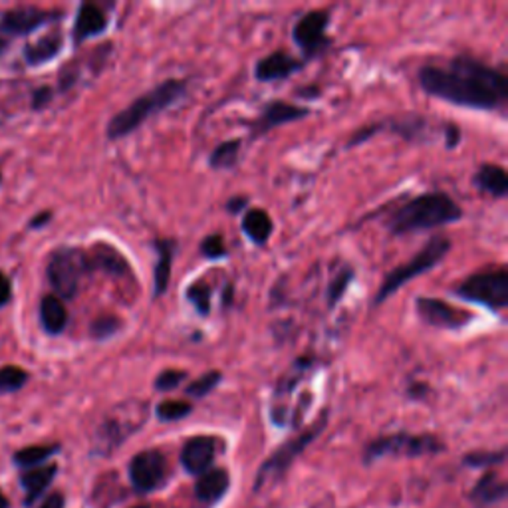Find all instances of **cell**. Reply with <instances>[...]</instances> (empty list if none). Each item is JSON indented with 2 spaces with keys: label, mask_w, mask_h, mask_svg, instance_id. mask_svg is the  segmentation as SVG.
Masks as SVG:
<instances>
[{
  "label": "cell",
  "mask_w": 508,
  "mask_h": 508,
  "mask_svg": "<svg viewBox=\"0 0 508 508\" xmlns=\"http://www.w3.org/2000/svg\"><path fill=\"white\" fill-rule=\"evenodd\" d=\"M419 84L431 97L471 110H504L508 97L506 76L471 56H457L447 66H423Z\"/></svg>",
  "instance_id": "6da1fadb"
},
{
  "label": "cell",
  "mask_w": 508,
  "mask_h": 508,
  "mask_svg": "<svg viewBox=\"0 0 508 508\" xmlns=\"http://www.w3.org/2000/svg\"><path fill=\"white\" fill-rule=\"evenodd\" d=\"M463 217L458 204L443 191L423 193L395 209L386 221V227L394 237H404L419 231H429L457 222Z\"/></svg>",
  "instance_id": "7a4b0ae2"
},
{
  "label": "cell",
  "mask_w": 508,
  "mask_h": 508,
  "mask_svg": "<svg viewBox=\"0 0 508 508\" xmlns=\"http://www.w3.org/2000/svg\"><path fill=\"white\" fill-rule=\"evenodd\" d=\"M189 82L181 80V77H168V80L151 87L150 92L135 97V100L123 107L122 112H117L110 122H107L105 135L107 140L117 141L123 140L133 132H138L141 123H145L155 113H161L168 110L173 104L181 102L187 95Z\"/></svg>",
  "instance_id": "3957f363"
},
{
  "label": "cell",
  "mask_w": 508,
  "mask_h": 508,
  "mask_svg": "<svg viewBox=\"0 0 508 508\" xmlns=\"http://www.w3.org/2000/svg\"><path fill=\"white\" fill-rule=\"evenodd\" d=\"M449 250H451V240L437 234V237L429 240L412 260L389 272L384 282L379 285V290L374 298V306L384 304L389 296H394L399 288H404L409 280L422 277L425 272L435 268L439 262L447 257Z\"/></svg>",
  "instance_id": "277c9868"
},
{
  "label": "cell",
  "mask_w": 508,
  "mask_h": 508,
  "mask_svg": "<svg viewBox=\"0 0 508 508\" xmlns=\"http://www.w3.org/2000/svg\"><path fill=\"white\" fill-rule=\"evenodd\" d=\"M87 272H92L87 254L82 249L62 247L50 254L46 277L58 298L72 300L77 296V290H80Z\"/></svg>",
  "instance_id": "5b68a950"
},
{
  "label": "cell",
  "mask_w": 508,
  "mask_h": 508,
  "mask_svg": "<svg viewBox=\"0 0 508 508\" xmlns=\"http://www.w3.org/2000/svg\"><path fill=\"white\" fill-rule=\"evenodd\" d=\"M326 423H328V412L322 413L310 427L302 429L296 437H292L286 443H282L277 451L272 453L265 463H262L260 471L257 475V481H254V488L259 491V488H262L270 481H275V478L285 475L288 471V467L306 451V447L314 441L322 431H324Z\"/></svg>",
  "instance_id": "8992f818"
},
{
  "label": "cell",
  "mask_w": 508,
  "mask_h": 508,
  "mask_svg": "<svg viewBox=\"0 0 508 508\" xmlns=\"http://www.w3.org/2000/svg\"><path fill=\"white\" fill-rule=\"evenodd\" d=\"M148 415L150 405L145 402H140V399L123 402L97 429V449L104 453L113 451L127 437L140 431V427L148 422Z\"/></svg>",
  "instance_id": "52a82bcc"
},
{
  "label": "cell",
  "mask_w": 508,
  "mask_h": 508,
  "mask_svg": "<svg viewBox=\"0 0 508 508\" xmlns=\"http://www.w3.org/2000/svg\"><path fill=\"white\" fill-rule=\"evenodd\" d=\"M455 295L468 302H476L488 310L508 306V270L504 267L485 272H475L455 288Z\"/></svg>",
  "instance_id": "ba28073f"
},
{
  "label": "cell",
  "mask_w": 508,
  "mask_h": 508,
  "mask_svg": "<svg viewBox=\"0 0 508 508\" xmlns=\"http://www.w3.org/2000/svg\"><path fill=\"white\" fill-rule=\"evenodd\" d=\"M445 445L435 435H412V433H394L384 435L371 441L366 447V463H374L386 457H422L441 453Z\"/></svg>",
  "instance_id": "9c48e42d"
},
{
  "label": "cell",
  "mask_w": 508,
  "mask_h": 508,
  "mask_svg": "<svg viewBox=\"0 0 508 508\" xmlns=\"http://www.w3.org/2000/svg\"><path fill=\"white\" fill-rule=\"evenodd\" d=\"M330 24L328 11H310L298 18V23L292 28V38L296 46L304 54V58H316L330 46V38L326 34Z\"/></svg>",
  "instance_id": "30bf717a"
},
{
  "label": "cell",
  "mask_w": 508,
  "mask_h": 508,
  "mask_svg": "<svg viewBox=\"0 0 508 508\" xmlns=\"http://www.w3.org/2000/svg\"><path fill=\"white\" fill-rule=\"evenodd\" d=\"M168 458L158 449H148L132 458L130 481L138 493H151L168 478Z\"/></svg>",
  "instance_id": "8fae6325"
},
{
  "label": "cell",
  "mask_w": 508,
  "mask_h": 508,
  "mask_svg": "<svg viewBox=\"0 0 508 508\" xmlns=\"http://www.w3.org/2000/svg\"><path fill=\"white\" fill-rule=\"evenodd\" d=\"M415 312L425 324L439 330H461L475 320L473 312L455 308L453 304H449V302L441 298H429V296H419L415 300Z\"/></svg>",
  "instance_id": "7c38bea8"
},
{
  "label": "cell",
  "mask_w": 508,
  "mask_h": 508,
  "mask_svg": "<svg viewBox=\"0 0 508 508\" xmlns=\"http://www.w3.org/2000/svg\"><path fill=\"white\" fill-rule=\"evenodd\" d=\"M58 18H62V13L44 11L38 6H16L0 18V34L24 36L48 23L58 21Z\"/></svg>",
  "instance_id": "4fadbf2b"
},
{
  "label": "cell",
  "mask_w": 508,
  "mask_h": 508,
  "mask_svg": "<svg viewBox=\"0 0 508 508\" xmlns=\"http://www.w3.org/2000/svg\"><path fill=\"white\" fill-rule=\"evenodd\" d=\"M308 115H310L308 107L295 105V104L282 102V100H272L265 107H262L259 120L252 123L250 138L257 140V138H260V135L268 133L270 130H275V127H278V125L304 120V117H308Z\"/></svg>",
  "instance_id": "5bb4252c"
},
{
  "label": "cell",
  "mask_w": 508,
  "mask_h": 508,
  "mask_svg": "<svg viewBox=\"0 0 508 508\" xmlns=\"http://www.w3.org/2000/svg\"><path fill=\"white\" fill-rule=\"evenodd\" d=\"M312 366H314V359H312V358H298L295 364L290 366L286 374L282 376V379L278 381V386L275 389V395H272L275 404H272V409H270V417L277 425H286L288 423L286 399L298 387L302 377H304V374Z\"/></svg>",
  "instance_id": "9a60e30c"
},
{
  "label": "cell",
  "mask_w": 508,
  "mask_h": 508,
  "mask_svg": "<svg viewBox=\"0 0 508 508\" xmlns=\"http://www.w3.org/2000/svg\"><path fill=\"white\" fill-rule=\"evenodd\" d=\"M214 457H217V439L209 435L191 437L181 449V465L189 475L201 476L213 468Z\"/></svg>",
  "instance_id": "2e32d148"
},
{
  "label": "cell",
  "mask_w": 508,
  "mask_h": 508,
  "mask_svg": "<svg viewBox=\"0 0 508 508\" xmlns=\"http://www.w3.org/2000/svg\"><path fill=\"white\" fill-rule=\"evenodd\" d=\"M304 60H298V58L290 56L285 50H277L265 58H260L254 66V77L259 82H278L286 80V77L295 76L304 68Z\"/></svg>",
  "instance_id": "e0dca14e"
},
{
  "label": "cell",
  "mask_w": 508,
  "mask_h": 508,
  "mask_svg": "<svg viewBox=\"0 0 508 508\" xmlns=\"http://www.w3.org/2000/svg\"><path fill=\"white\" fill-rule=\"evenodd\" d=\"M107 24H110V21H107V16L100 6H95L92 3H84L80 6V11H77L74 23V32H72L74 44L80 46L86 41H90V38L102 34Z\"/></svg>",
  "instance_id": "ac0fdd59"
},
{
  "label": "cell",
  "mask_w": 508,
  "mask_h": 508,
  "mask_svg": "<svg viewBox=\"0 0 508 508\" xmlns=\"http://www.w3.org/2000/svg\"><path fill=\"white\" fill-rule=\"evenodd\" d=\"M153 249L158 250V260H155V268H153V298H159L169 288L171 265H173L175 250H177V240L155 239Z\"/></svg>",
  "instance_id": "d6986e66"
},
{
  "label": "cell",
  "mask_w": 508,
  "mask_h": 508,
  "mask_svg": "<svg viewBox=\"0 0 508 508\" xmlns=\"http://www.w3.org/2000/svg\"><path fill=\"white\" fill-rule=\"evenodd\" d=\"M87 260H90V270H102L115 278L130 275V262L123 259L120 250H115L105 242H97L94 252L87 254Z\"/></svg>",
  "instance_id": "ffe728a7"
},
{
  "label": "cell",
  "mask_w": 508,
  "mask_h": 508,
  "mask_svg": "<svg viewBox=\"0 0 508 508\" xmlns=\"http://www.w3.org/2000/svg\"><path fill=\"white\" fill-rule=\"evenodd\" d=\"M56 473H58V465L54 463L24 468L21 475V486L24 491V498H26L28 506L34 504L38 498L46 493V488L52 485Z\"/></svg>",
  "instance_id": "44dd1931"
},
{
  "label": "cell",
  "mask_w": 508,
  "mask_h": 508,
  "mask_svg": "<svg viewBox=\"0 0 508 508\" xmlns=\"http://www.w3.org/2000/svg\"><path fill=\"white\" fill-rule=\"evenodd\" d=\"M229 485L231 476L224 468H209L207 473L199 476L197 485H195V494L203 503H217L229 491Z\"/></svg>",
  "instance_id": "7402d4cb"
},
{
  "label": "cell",
  "mask_w": 508,
  "mask_h": 508,
  "mask_svg": "<svg viewBox=\"0 0 508 508\" xmlns=\"http://www.w3.org/2000/svg\"><path fill=\"white\" fill-rule=\"evenodd\" d=\"M475 185L481 191L493 195L494 199H504L508 195V177L501 165L485 163L475 173Z\"/></svg>",
  "instance_id": "603a6c76"
},
{
  "label": "cell",
  "mask_w": 508,
  "mask_h": 508,
  "mask_svg": "<svg viewBox=\"0 0 508 508\" xmlns=\"http://www.w3.org/2000/svg\"><path fill=\"white\" fill-rule=\"evenodd\" d=\"M64 46V38L60 32H50L42 38H38L36 42L28 44L24 50V60L28 66H42L46 62L54 60L60 54Z\"/></svg>",
  "instance_id": "cb8c5ba5"
},
{
  "label": "cell",
  "mask_w": 508,
  "mask_h": 508,
  "mask_svg": "<svg viewBox=\"0 0 508 508\" xmlns=\"http://www.w3.org/2000/svg\"><path fill=\"white\" fill-rule=\"evenodd\" d=\"M41 322L42 328L50 336L62 334L68 326V310L64 302L56 295H48L41 302Z\"/></svg>",
  "instance_id": "d4e9b609"
},
{
  "label": "cell",
  "mask_w": 508,
  "mask_h": 508,
  "mask_svg": "<svg viewBox=\"0 0 508 508\" xmlns=\"http://www.w3.org/2000/svg\"><path fill=\"white\" fill-rule=\"evenodd\" d=\"M381 127H384V132H394L399 135V138H404L407 141H417L423 140V133L427 130V120L419 113H407L381 122Z\"/></svg>",
  "instance_id": "484cf974"
},
{
  "label": "cell",
  "mask_w": 508,
  "mask_h": 508,
  "mask_svg": "<svg viewBox=\"0 0 508 508\" xmlns=\"http://www.w3.org/2000/svg\"><path fill=\"white\" fill-rule=\"evenodd\" d=\"M471 498L478 504H494L506 498V481L494 471L483 475L475 485Z\"/></svg>",
  "instance_id": "4316f807"
},
{
  "label": "cell",
  "mask_w": 508,
  "mask_h": 508,
  "mask_svg": "<svg viewBox=\"0 0 508 508\" xmlns=\"http://www.w3.org/2000/svg\"><path fill=\"white\" fill-rule=\"evenodd\" d=\"M242 232L247 234V237L254 242L262 247V244H267L270 234H272V219L268 217L267 211L262 209H250L247 211V214L242 217Z\"/></svg>",
  "instance_id": "83f0119b"
},
{
  "label": "cell",
  "mask_w": 508,
  "mask_h": 508,
  "mask_svg": "<svg viewBox=\"0 0 508 508\" xmlns=\"http://www.w3.org/2000/svg\"><path fill=\"white\" fill-rule=\"evenodd\" d=\"M60 451V445H32L21 449V451L14 453V463L23 468H32L46 465L48 458Z\"/></svg>",
  "instance_id": "f1b7e54d"
},
{
  "label": "cell",
  "mask_w": 508,
  "mask_h": 508,
  "mask_svg": "<svg viewBox=\"0 0 508 508\" xmlns=\"http://www.w3.org/2000/svg\"><path fill=\"white\" fill-rule=\"evenodd\" d=\"M242 150V141L240 140H229L219 143L217 148L213 150L211 158H209V165L213 169L222 171V169H232L234 165L239 163V155Z\"/></svg>",
  "instance_id": "f546056e"
},
{
  "label": "cell",
  "mask_w": 508,
  "mask_h": 508,
  "mask_svg": "<svg viewBox=\"0 0 508 508\" xmlns=\"http://www.w3.org/2000/svg\"><path fill=\"white\" fill-rule=\"evenodd\" d=\"M185 296H187L189 304L195 308L199 316L207 318L211 314V300H213V286L209 282L204 280H195L189 285L187 292H185Z\"/></svg>",
  "instance_id": "4dcf8cb0"
},
{
  "label": "cell",
  "mask_w": 508,
  "mask_h": 508,
  "mask_svg": "<svg viewBox=\"0 0 508 508\" xmlns=\"http://www.w3.org/2000/svg\"><path fill=\"white\" fill-rule=\"evenodd\" d=\"M221 381H222L221 371L211 369L207 371V374H203L201 377L191 381V384L185 387V395H189L193 399H203V397H207L211 392H214Z\"/></svg>",
  "instance_id": "1f68e13d"
},
{
  "label": "cell",
  "mask_w": 508,
  "mask_h": 508,
  "mask_svg": "<svg viewBox=\"0 0 508 508\" xmlns=\"http://www.w3.org/2000/svg\"><path fill=\"white\" fill-rule=\"evenodd\" d=\"M191 412L193 405L189 402H181V399H168V402H161L158 407H155V415L165 423L181 422V419L187 417Z\"/></svg>",
  "instance_id": "d6a6232c"
},
{
  "label": "cell",
  "mask_w": 508,
  "mask_h": 508,
  "mask_svg": "<svg viewBox=\"0 0 508 508\" xmlns=\"http://www.w3.org/2000/svg\"><path fill=\"white\" fill-rule=\"evenodd\" d=\"M28 381V371L18 366L0 367V394H14L23 389Z\"/></svg>",
  "instance_id": "836d02e7"
},
{
  "label": "cell",
  "mask_w": 508,
  "mask_h": 508,
  "mask_svg": "<svg viewBox=\"0 0 508 508\" xmlns=\"http://www.w3.org/2000/svg\"><path fill=\"white\" fill-rule=\"evenodd\" d=\"M122 328L123 322L117 316H100L90 324V336L97 341H104L113 338L115 334H120Z\"/></svg>",
  "instance_id": "e575fe53"
},
{
  "label": "cell",
  "mask_w": 508,
  "mask_h": 508,
  "mask_svg": "<svg viewBox=\"0 0 508 508\" xmlns=\"http://www.w3.org/2000/svg\"><path fill=\"white\" fill-rule=\"evenodd\" d=\"M351 280H354V268L346 267V268H341L334 277V280L330 282V286H328V306L330 308H334L338 302L344 298Z\"/></svg>",
  "instance_id": "d590c367"
},
{
  "label": "cell",
  "mask_w": 508,
  "mask_h": 508,
  "mask_svg": "<svg viewBox=\"0 0 508 508\" xmlns=\"http://www.w3.org/2000/svg\"><path fill=\"white\" fill-rule=\"evenodd\" d=\"M185 379H187V371L185 369H175V367L163 369L161 374L155 377V389H158V392L168 394V392H173V389H177Z\"/></svg>",
  "instance_id": "8d00e7d4"
},
{
  "label": "cell",
  "mask_w": 508,
  "mask_h": 508,
  "mask_svg": "<svg viewBox=\"0 0 508 508\" xmlns=\"http://www.w3.org/2000/svg\"><path fill=\"white\" fill-rule=\"evenodd\" d=\"M201 254L204 259L209 260H221V259H227V244H224V239L221 234H209V237H204L201 240V247H199Z\"/></svg>",
  "instance_id": "74e56055"
},
{
  "label": "cell",
  "mask_w": 508,
  "mask_h": 508,
  "mask_svg": "<svg viewBox=\"0 0 508 508\" xmlns=\"http://www.w3.org/2000/svg\"><path fill=\"white\" fill-rule=\"evenodd\" d=\"M504 461V451H493V453H471L465 463L473 465V467H491V465H498Z\"/></svg>",
  "instance_id": "f35d334b"
},
{
  "label": "cell",
  "mask_w": 508,
  "mask_h": 508,
  "mask_svg": "<svg viewBox=\"0 0 508 508\" xmlns=\"http://www.w3.org/2000/svg\"><path fill=\"white\" fill-rule=\"evenodd\" d=\"M54 100V90L50 86H41L36 87L34 94H32V107L36 112L44 110V107L50 105V102Z\"/></svg>",
  "instance_id": "ab89813d"
},
{
  "label": "cell",
  "mask_w": 508,
  "mask_h": 508,
  "mask_svg": "<svg viewBox=\"0 0 508 508\" xmlns=\"http://www.w3.org/2000/svg\"><path fill=\"white\" fill-rule=\"evenodd\" d=\"M13 300V285L5 272H0V308H5Z\"/></svg>",
  "instance_id": "60d3db41"
},
{
  "label": "cell",
  "mask_w": 508,
  "mask_h": 508,
  "mask_svg": "<svg viewBox=\"0 0 508 508\" xmlns=\"http://www.w3.org/2000/svg\"><path fill=\"white\" fill-rule=\"evenodd\" d=\"M445 143L449 150H455L461 143V130L455 123H447L445 127Z\"/></svg>",
  "instance_id": "b9f144b4"
},
{
  "label": "cell",
  "mask_w": 508,
  "mask_h": 508,
  "mask_svg": "<svg viewBox=\"0 0 508 508\" xmlns=\"http://www.w3.org/2000/svg\"><path fill=\"white\" fill-rule=\"evenodd\" d=\"M247 203H249V199L247 197H232L227 204H224V209H227L231 214H239L244 207H247Z\"/></svg>",
  "instance_id": "7bdbcfd3"
},
{
  "label": "cell",
  "mask_w": 508,
  "mask_h": 508,
  "mask_svg": "<svg viewBox=\"0 0 508 508\" xmlns=\"http://www.w3.org/2000/svg\"><path fill=\"white\" fill-rule=\"evenodd\" d=\"M52 219V213L50 211H44L41 214H36V217L28 222V229H42L48 224V221Z\"/></svg>",
  "instance_id": "ee69618b"
},
{
  "label": "cell",
  "mask_w": 508,
  "mask_h": 508,
  "mask_svg": "<svg viewBox=\"0 0 508 508\" xmlns=\"http://www.w3.org/2000/svg\"><path fill=\"white\" fill-rule=\"evenodd\" d=\"M41 508H64V494L62 493H52L41 504Z\"/></svg>",
  "instance_id": "f6af8a7d"
},
{
  "label": "cell",
  "mask_w": 508,
  "mask_h": 508,
  "mask_svg": "<svg viewBox=\"0 0 508 508\" xmlns=\"http://www.w3.org/2000/svg\"><path fill=\"white\" fill-rule=\"evenodd\" d=\"M6 48H8V38L5 34H0V56L5 54Z\"/></svg>",
  "instance_id": "bcb514c9"
},
{
  "label": "cell",
  "mask_w": 508,
  "mask_h": 508,
  "mask_svg": "<svg viewBox=\"0 0 508 508\" xmlns=\"http://www.w3.org/2000/svg\"><path fill=\"white\" fill-rule=\"evenodd\" d=\"M0 508H8V498L0 491Z\"/></svg>",
  "instance_id": "7dc6e473"
},
{
  "label": "cell",
  "mask_w": 508,
  "mask_h": 508,
  "mask_svg": "<svg viewBox=\"0 0 508 508\" xmlns=\"http://www.w3.org/2000/svg\"><path fill=\"white\" fill-rule=\"evenodd\" d=\"M133 508H153V506H133Z\"/></svg>",
  "instance_id": "c3c4849f"
},
{
  "label": "cell",
  "mask_w": 508,
  "mask_h": 508,
  "mask_svg": "<svg viewBox=\"0 0 508 508\" xmlns=\"http://www.w3.org/2000/svg\"><path fill=\"white\" fill-rule=\"evenodd\" d=\"M0 181H3V177H0Z\"/></svg>",
  "instance_id": "681fc988"
}]
</instances>
